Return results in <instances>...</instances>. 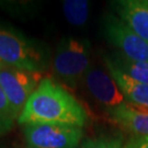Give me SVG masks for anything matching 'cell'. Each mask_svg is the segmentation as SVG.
<instances>
[{
  "mask_svg": "<svg viewBox=\"0 0 148 148\" xmlns=\"http://www.w3.org/2000/svg\"><path fill=\"white\" fill-rule=\"evenodd\" d=\"M82 82L89 95L106 110L125 102V97L110 73L99 67L91 66L85 75Z\"/></svg>",
  "mask_w": 148,
  "mask_h": 148,
  "instance_id": "7",
  "label": "cell"
},
{
  "mask_svg": "<svg viewBox=\"0 0 148 148\" xmlns=\"http://www.w3.org/2000/svg\"><path fill=\"white\" fill-rule=\"evenodd\" d=\"M0 62L7 67L42 73L47 58L41 47L18 32L0 27Z\"/></svg>",
  "mask_w": 148,
  "mask_h": 148,
  "instance_id": "2",
  "label": "cell"
},
{
  "mask_svg": "<svg viewBox=\"0 0 148 148\" xmlns=\"http://www.w3.org/2000/svg\"><path fill=\"white\" fill-rule=\"evenodd\" d=\"M90 67V44L87 41L67 37L59 43L54 56L53 70L62 82L75 88Z\"/></svg>",
  "mask_w": 148,
  "mask_h": 148,
  "instance_id": "3",
  "label": "cell"
},
{
  "mask_svg": "<svg viewBox=\"0 0 148 148\" xmlns=\"http://www.w3.org/2000/svg\"><path fill=\"white\" fill-rule=\"evenodd\" d=\"M112 5L117 18L148 42V0H119Z\"/></svg>",
  "mask_w": 148,
  "mask_h": 148,
  "instance_id": "9",
  "label": "cell"
},
{
  "mask_svg": "<svg viewBox=\"0 0 148 148\" xmlns=\"http://www.w3.org/2000/svg\"><path fill=\"white\" fill-rule=\"evenodd\" d=\"M87 119L84 106L68 90L44 78L30 97L18 122L22 125L63 124L84 127Z\"/></svg>",
  "mask_w": 148,
  "mask_h": 148,
  "instance_id": "1",
  "label": "cell"
},
{
  "mask_svg": "<svg viewBox=\"0 0 148 148\" xmlns=\"http://www.w3.org/2000/svg\"><path fill=\"white\" fill-rule=\"evenodd\" d=\"M1 134H2V133H1V132H0V135H1Z\"/></svg>",
  "mask_w": 148,
  "mask_h": 148,
  "instance_id": "17",
  "label": "cell"
},
{
  "mask_svg": "<svg viewBox=\"0 0 148 148\" xmlns=\"http://www.w3.org/2000/svg\"><path fill=\"white\" fill-rule=\"evenodd\" d=\"M24 137L31 148H78L84 130L63 124H29Z\"/></svg>",
  "mask_w": 148,
  "mask_h": 148,
  "instance_id": "4",
  "label": "cell"
},
{
  "mask_svg": "<svg viewBox=\"0 0 148 148\" xmlns=\"http://www.w3.org/2000/svg\"><path fill=\"white\" fill-rule=\"evenodd\" d=\"M125 148H148V136H132L125 144Z\"/></svg>",
  "mask_w": 148,
  "mask_h": 148,
  "instance_id": "15",
  "label": "cell"
},
{
  "mask_svg": "<svg viewBox=\"0 0 148 148\" xmlns=\"http://www.w3.org/2000/svg\"><path fill=\"white\" fill-rule=\"evenodd\" d=\"M64 16L75 27L86 24L89 18L90 3L86 0H66L63 2Z\"/></svg>",
  "mask_w": 148,
  "mask_h": 148,
  "instance_id": "12",
  "label": "cell"
},
{
  "mask_svg": "<svg viewBox=\"0 0 148 148\" xmlns=\"http://www.w3.org/2000/svg\"><path fill=\"white\" fill-rule=\"evenodd\" d=\"M103 29L108 41L121 52L125 58L148 63V42L127 27L114 14H106L103 19Z\"/></svg>",
  "mask_w": 148,
  "mask_h": 148,
  "instance_id": "6",
  "label": "cell"
},
{
  "mask_svg": "<svg viewBox=\"0 0 148 148\" xmlns=\"http://www.w3.org/2000/svg\"><path fill=\"white\" fill-rule=\"evenodd\" d=\"M16 116L11 109L9 101L0 86V132L5 133L13 126Z\"/></svg>",
  "mask_w": 148,
  "mask_h": 148,
  "instance_id": "13",
  "label": "cell"
},
{
  "mask_svg": "<svg viewBox=\"0 0 148 148\" xmlns=\"http://www.w3.org/2000/svg\"><path fill=\"white\" fill-rule=\"evenodd\" d=\"M114 124L131 133L133 136H148V109L125 101L106 110Z\"/></svg>",
  "mask_w": 148,
  "mask_h": 148,
  "instance_id": "8",
  "label": "cell"
},
{
  "mask_svg": "<svg viewBox=\"0 0 148 148\" xmlns=\"http://www.w3.org/2000/svg\"><path fill=\"white\" fill-rule=\"evenodd\" d=\"M108 57L117 68L122 70L130 78L144 85H148V63L131 60L122 56L121 54L112 55Z\"/></svg>",
  "mask_w": 148,
  "mask_h": 148,
  "instance_id": "11",
  "label": "cell"
},
{
  "mask_svg": "<svg viewBox=\"0 0 148 148\" xmlns=\"http://www.w3.org/2000/svg\"><path fill=\"white\" fill-rule=\"evenodd\" d=\"M104 63L108 71L115 80L125 97V100L133 104L148 109V85H144L130 78L117 68L108 56H104Z\"/></svg>",
  "mask_w": 148,
  "mask_h": 148,
  "instance_id": "10",
  "label": "cell"
},
{
  "mask_svg": "<svg viewBox=\"0 0 148 148\" xmlns=\"http://www.w3.org/2000/svg\"><path fill=\"white\" fill-rule=\"evenodd\" d=\"M41 75L42 73H32L11 67H5L0 70V86L16 119L42 81Z\"/></svg>",
  "mask_w": 148,
  "mask_h": 148,
  "instance_id": "5",
  "label": "cell"
},
{
  "mask_svg": "<svg viewBox=\"0 0 148 148\" xmlns=\"http://www.w3.org/2000/svg\"><path fill=\"white\" fill-rule=\"evenodd\" d=\"M5 67H7V66H5L3 63H1V62H0V70H1L2 68H5Z\"/></svg>",
  "mask_w": 148,
  "mask_h": 148,
  "instance_id": "16",
  "label": "cell"
},
{
  "mask_svg": "<svg viewBox=\"0 0 148 148\" xmlns=\"http://www.w3.org/2000/svg\"><path fill=\"white\" fill-rule=\"evenodd\" d=\"M80 148H125L121 138L101 136L87 139Z\"/></svg>",
  "mask_w": 148,
  "mask_h": 148,
  "instance_id": "14",
  "label": "cell"
}]
</instances>
